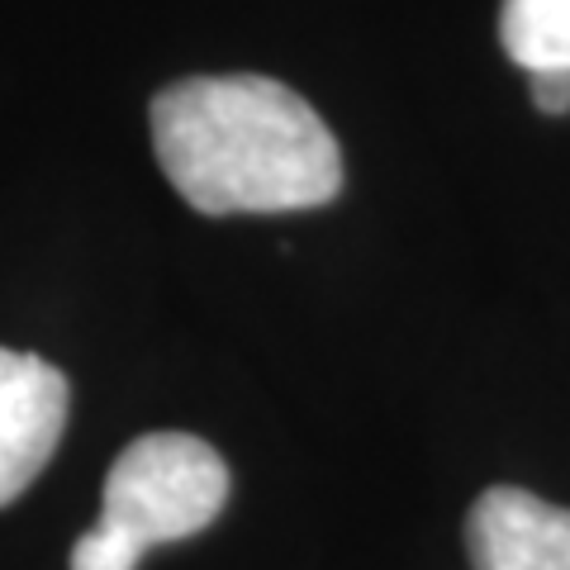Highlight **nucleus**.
Listing matches in <instances>:
<instances>
[{
  "label": "nucleus",
  "mask_w": 570,
  "mask_h": 570,
  "mask_svg": "<svg viewBox=\"0 0 570 570\" xmlns=\"http://www.w3.org/2000/svg\"><path fill=\"white\" fill-rule=\"evenodd\" d=\"M153 148L200 214L318 209L343 190V153L318 110L272 77H190L153 100Z\"/></svg>",
  "instance_id": "obj_1"
},
{
  "label": "nucleus",
  "mask_w": 570,
  "mask_h": 570,
  "mask_svg": "<svg viewBox=\"0 0 570 570\" xmlns=\"http://www.w3.org/2000/svg\"><path fill=\"white\" fill-rule=\"evenodd\" d=\"M228 504V466L190 433L134 438L105 475V509L96 528L142 557L148 547L205 532Z\"/></svg>",
  "instance_id": "obj_2"
},
{
  "label": "nucleus",
  "mask_w": 570,
  "mask_h": 570,
  "mask_svg": "<svg viewBox=\"0 0 570 570\" xmlns=\"http://www.w3.org/2000/svg\"><path fill=\"white\" fill-rule=\"evenodd\" d=\"M67 376L33 352L0 347V509L14 504L67 428Z\"/></svg>",
  "instance_id": "obj_3"
},
{
  "label": "nucleus",
  "mask_w": 570,
  "mask_h": 570,
  "mask_svg": "<svg viewBox=\"0 0 570 570\" xmlns=\"http://www.w3.org/2000/svg\"><path fill=\"white\" fill-rule=\"evenodd\" d=\"M466 547L475 570H570V509L494 485L475 499Z\"/></svg>",
  "instance_id": "obj_4"
},
{
  "label": "nucleus",
  "mask_w": 570,
  "mask_h": 570,
  "mask_svg": "<svg viewBox=\"0 0 570 570\" xmlns=\"http://www.w3.org/2000/svg\"><path fill=\"white\" fill-rule=\"evenodd\" d=\"M499 39L523 71H570V0H504Z\"/></svg>",
  "instance_id": "obj_5"
},
{
  "label": "nucleus",
  "mask_w": 570,
  "mask_h": 570,
  "mask_svg": "<svg viewBox=\"0 0 570 570\" xmlns=\"http://www.w3.org/2000/svg\"><path fill=\"white\" fill-rule=\"evenodd\" d=\"M142 557H134L124 542H115L110 532L91 528L86 538L71 547V570H134Z\"/></svg>",
  "instance_id": "obj_6"
},
{
  "label": "nucleus",
  "mask_w": 570,
  "mask_h": 570,
  "mask_svg": "<svg viewBox=\"0 0 570 570\" xmlns=\"http://www.w3.org/2000/svg\"><path fill=\"white\" fill-rule=\"evenodd\" d=\"M528 91L542 115H570V71H561V67L528 71Z\"/></svg>",
  "instance_id": "obj_7"
}]
</instances>
